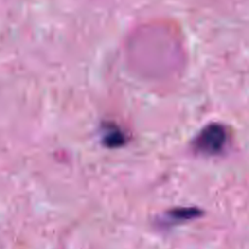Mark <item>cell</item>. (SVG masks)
Listing matches in <instances>:
<instances>
[{
  "label": "cell",
  "mask_w": 249,
  "mask_h": 249,
  "mask_svg": "<svg viewBox=\"0 0 249 249\" xmlns=\"http://www.w3.org/2000/svg\"><path fill=\"white\" fill-rule=\"evenodd\" d=\"M201 215V212L194 207H180L167 212L166 218L170 221L183 222L195 219Z\"/></svg>",
  "instance_id": "7a4b0ae2"
},
{
  "label": "cell",
  "mask_w": 249,
  "mask_h": 249,
  "mask_svg": "<svg viewBox=\"0 0 249 249\" xmlns=\"http://www.w3.org/2000/svg\"><path fill=\"white\" fill-rule=\"evenodd\" d=\"M225 143L224 130L218 126L204 129L196 141V147L204 154L218 153Z\"/></svg>",
  "instance_id": "6da1fadb"
}]
</instances>
